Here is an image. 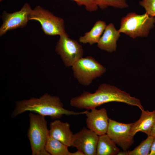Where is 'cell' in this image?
Returning <instances> with one entry per match:
<instances>
[{"label":"cell","instance_id":"1","mask_svg":"<svg viewBox=\"0 0 155 155\" xmlns=\"http://www.w3.org/2000/svg\"><path fill=\"white\" fill-rule=\"evenodd\" d=\"M112 102L137 106L141 111L144 110L139 99L115 86L106 84H100L94 93L83 91L80 95L72 98L70 104L76 108L88 110Z\"/></svg>","mask_w":155,"mask_h":155},{"label":"cell","instance_id":"2","mask_svg":"<svg viewBox=\"0 0 155 155\" xmlns=\"http://www.w3.org/2000/svg\"><path fill=\"white\" fill-rule=\"evenodd\" d=\"M87 111L77 112L65 109L59 97L46 94L39 98H32L17 102L11 117H15L29 111L45 117L49 116L52 119H56L61 118L63 115L85 114Z\"/></svg>","mask_w":155,"mask_h":155},{"label":"cell","instance_id":"3","mask_svg":"<svg viewBox=\"0 0 155 155\" xmlns=\"http://www.w3.org/2000/svg\"><path fill=\"white\" fill-rule=\"evenodd\" d=\"M30 126L27 132L32 155H49L45 146L49 136V130L45 116L30 112L28 115Z\"/></svg>","mask_w":155,"mask_h":155},{"label":"cell","instance_id":"4","mask_svg":"<svg viewBox=\"0 0 155 155\" xmlns=\"http://www.w3.org/2000/svg\"><path fill=\"white\" fill-rule=\"evenodd\" d=\"M155 23V18L146 13L139 15L135 12H129L121 18L118 31L133 38L146 37L150 30L154 27Z\"/></svg>","mask_w":155,"mask_h":155},{"label":"cell","instance_id":"5","mask_svg":"<svg viewBox=\"0 0 155 155\" xmlns=\"http://www.w3.org/2000/svg\"><path fill=\"white\" fill-rule=\"evenodd\" d=\"M71 68L75 78L84 86L89 85L94 80L101 76L106 70L105 67L91 56L81 58Z\"/></svg>","mask_w":155,"mask_h":155},{"label":"cell","instance_id":"6","mask_svg":"<svg viewBox=\"0 0 155 155\" xmlns=\"http://www.w3.org/2000/svg\"><path fill=\"white\" fill-rule=\"evenodd\" d=\"M29 20L38 22L43 31L47 35L60 36L66 33L63 19L40 6L32 10Z\"/></svg>","mask_w":155,"mask_h":155},{"label":"cell","instance_id":"7","mask_svg":"<svg viewBox=\"0 0 155 155\" xmlns=\"http://www.w3.org/2000/svg\"><path fill=\"white\" fill-rule=\"evenodd\" d=\"M59 36L55 51L60 55L66 67H72L82 57L84 53L82 46L76 40L70 38L66 32Z\"/></svg>","mask_w":155,"mask_h":155},{"label":"cell","instance_id":"8","mask_svg":"<svg viewBox=\"0 0 155 155\" xmlns=\"http://www.w3.org/2000/svg\"><path fill=\"white\" fill-rule=\"evenodd\" d=\"M132 123L126 124L109 119L106 134L123 150L127 151L133 144V137L130 134Z\"/></svg>","mask_w":155,"mask_h":155},{"label":"cell","instance_id":"9","mask_svg":"<svg viewBox=\"0 0 155 155\" xmlns=\"http://www.w3.org/2000/svg\"><path fill=\"white\" fill-rule=\"evenodd\" d=\"M32 10L29 4L26 3L18 11L11 13L4 11L1 16L3 23L0 28V36L4 35L9 30L26 26Z\"/></svg>","mask_w":155,"mask_h":155},{"label":"cell","instance_id":"10","mask_svg":"<svg viewBox=\"0 0 155 155\" xmlns=\"http://www.w3.org/2000/svg\"><path fill=\"white\" fill-rule=\"evenodd\" d=\"M99 135L84 127L73 134L72 146L82 151L84 155H96Z\"/></svg>","mask_w":155,"mask_h":155},{"label":"cell","instance_id":"11","mask_svg":"<svg viewBox=\"0 0 155 155\" xmlns=\"http://www.w3.org/2000/svg\"><path fill=\"white\" fill-rule=\"evenodd\" d=\"M87 110L86 122L88 128L99 136L106 134L108 125L109 118L105 108L98 110L96 108Z\"/></svg>","mask_w":155,"mask_h":155},{"label":"cell","instance_id":"12","mask_svg":"<svg viewBox=\"0 0 155 155\" xmlns=\"http://www.w3.org/2000/svg\"><path fill=\"white\" fill-rule=\"evenodd\" d=\"M49 135L67 146H72L73 134L70 128L69 124L59 119L51 121L49 124Z\"/></svg>","mask_w":155,"mask_h":155},{"label":"cell","instance_id":"13","mask_svg":"<svg viewBox=\"0 0 155 155\" xmlns=\"http://www.w3.org/2000/svg\"><path fill=\"white\" fill-rule=\"evenodd\" d=\"M120 36V33L117 30L112 23L109 24L106 26L103 34L97 43L100 49L112 53L116 51L117 42Z\"/></svg>","mask_w":155,"mask_h":155},{"label":"cell","instance_id":"14","mask_svg":"<svg viewBox=\"0 0 155 155\" xmlns=\"http://www.w3.org/2000/svg\"><path fill=\"white\" fill-rule=\"evenodd\" d=\"M139 120L132 123L130 134L132 137L138 132H142L149 135L155 123V110L150 112L144 110L142 111Z\"/></svg>","mask_w":155,"mask_h":155},{"label":"cell","instance_id":"15","mask_svg":"<svg viewBox=\"0 0 155 155\" xmlns=\"http://www.w3.org/2000/svg\"><path fill=\"white\" fill-rule=\"evenodd\" d=\"M106 26L104 21L98 20L90 31L85 33L84 36L80 37L79 42L84 44L88 43L90 45L97 43Z\"/></svg>","mask_w":155,"mask_h":155},{"label":"cell","instance_id":"16","mask_svg":"<svg viewBox=\"0 0 155 155\" xmlns=\"http://www.w3.org/2000/svg\"><path fill=\"white\" fill-rule=\"evenodd\" d=\"M116 144L106 133L99 136L96 155H117L120 150Z\"/></svg>","mask_w":155,"mask_h":155},{"label":"cell","instance_id":"17","mask_svg":"<svg viewBox=\"0 0 155 155\" xmlns=\"http://www.w3.org/2000/svg\"><path fill=\"white\" fill-rule=\"evenodd\" d=\"M68 147L52 137L49 136L45 148L50 155H70L68 150Z\"/></svg>","mask_w":155,"mask_h":155},{"label":"cell","instance_id":"18","mask_svg":"<svg viewBox=\"0 0 155 155\" xmlns=\"http://www.w3.org/2000/svg\"><path fill=\"white\" fill-rule=\"evenodd\" d=\"M154 137L148 135L133 150L128 151L127 155H149Z\"/></svg>","mask_w":155,"mask_h":155},{"label":"cell","instance_id":"19","mask_svg":"<svg viewBox=\"0 0 155 155\" xmlns=\"http://www.w3.org/2000/svg\"><path fill=\"white\" fill-rule=\"evenodd\" d=\"M101 9H104L108 7L123 9L127 8L128 5L126 0H93Z\"/></svg>","mask_w":155,"mask_h":155},{"label":"cell","instance_id":"20","mask_svg":"<svg viewBox=\"0 0 155 155\" xmlns=\"http://www.w3.org/2000/svg\"><path fill=\"white\" fill-rule=\"evenodd\" d=\"M139 4L150 16H155V0H142L140 1Z\"/></svg>","mask_w":155,"mask_h":155},{"label":"cell","instance_id":"21","mask_svg":"<svg viewBox=\"0 0 155 155\" xmlns=\"http://www.w3.org/2000/svg\"><path fill=\"white\" fill-rule=\"evenodd\" d=\"M76 2L79 6L84 5L86 9L89 12L95 11L98 7L93 0H71Z\"/></svg>","mask_w":155,"mask_h":155},{"label":"cell","instance_id":"22","mask_svg":"<svg viewBox=\"0 0 155 155\" xmlns=\"http://www.w3.org/2000/svg\"><path fill=\"white\" fill-rule=\"evenodd\" d=\"M149 155H155V137H154Z\"/></svg>","mask_w":155,"mask_h":155},{"label":"cell","instance_id":"23","mask_svg":"<svg viewBox=\"0 0 155 155\" xmlns=\"http://www.w3.org/2000/svg\"><path fill=\"white\" fill-rule=\"evenodd\" d=\"M70 155H84V154L82 151L78 150L75 152H71Z\"/></svg>","mask_w":155,"mask_h":155},{"label":"cell","instance_id":"24","mask_svg":"<svg viewBox=\"0 0 155 155\" xmlns=\"http://www.w3.org/2000/svg\"><path fill=\"white\" fill-rule=\"evenodd\" d=\"M149 135L155 137V123Z\"/></svg>","mask_w":155,"mask_h":155},{"label":"cell","instance_id":"25","mask_svg":"<svg viewBox=\"0 0 155 155\" xmlns=\"http://www.w3.org/2000/svg\"><path fill=\"white\" fill-rule=\"evenodd\" d=\"M128 151H125L123 150V151H120L117 155H127Z\"/></svg>","mask_w":155,"mask_h":155}]
</instances>
